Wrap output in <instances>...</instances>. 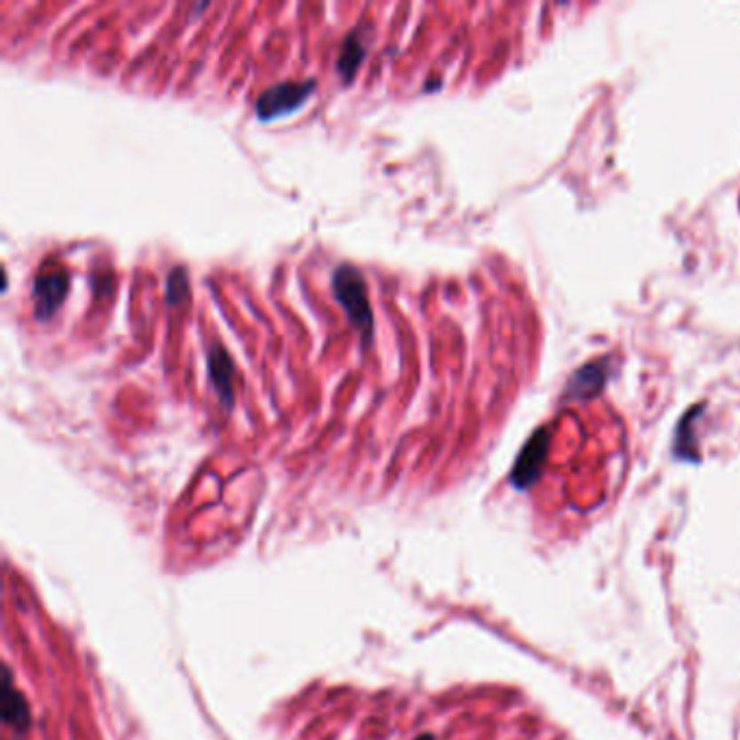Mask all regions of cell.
Wrapping results in <instances>:
<instances>
[{"label": "cell", "instance_id": "cell-1", "mask_svg": "<svg viewBox=\"0 0 740 740\" xmlns=\"http://www.w3.org/2000/svg\"><path fill=\"white\" fill-rule=\"evenodd\" d=\"M330 285L332 296L346 313L352 330L359 332L362 346L370 347L371 341H374V308H371L370 289H367L362 272L359 267L350 266V263H341L332 272Z\"/></svg>", "mask_w": 740, "mask_h": 740}, {"label": "cell", "instance_id": "cell-2", "mask_svg": "<svg viewBox=\"0 0 740 740\" xmlns=\"http://www.w3.org/2000/svg\"><path fill=\"white\" fill-rule=\"evenodd\" d=\"M317 90L315 78H306V81H282L278 85L267 87L257 98V117L263 122H272L276 117H285L300 109L304 102L308 100Z\"/></svg>", "mask_w": 740, "mask_h": 740}, {"label": "cell", "instance_id": "cell-3", "mask_svg": "<svg viewBox=\"0 0 740 740\" xmlns=\"http://www.w3.org/2000/svg\"><path fill=\"white\" fill-rule=\"evenodd\" d=\"M70 278L63 269H51L39 274L33 282V315L39 322H48L66 302Z\"/></svg>", "mask_w": 740, "mask_h": 740}, {"label": "cell", "instance_id": "cell-4", "mask_svg": "<svg viewBox=\"0 0 740 740\" xmlns=\"http://www.w3.org/2000/svg\"><path fill=\"white\" fill-rule=\"evenodd\" d=\"M547 456V433L545 430H538L534 437L523 445L521 454L517 456V463H514L511 482L517 489H530L534 482L538 480V475L543 472V465H545Z\"/></svg>", "mask_w": 740, "mask_h": 740}, {"label": "cell", "instance_id": "cell-5", "mask_svg": "<svg viewBox=\"0 0 740 740\" xmlns=\"http://www.w3.org/2000/svg\"><path fill=\"white\" fill-rule=\"evenodd\" d=\"M207 370L211 386L218 394L224 409L230 410L235 406V376H237L233 356L222 346H211L207 354Z\"/></svg>", "mask_w": 740, "mask_h": 740}, {"label": "cell", "instance_id": "cell-6", "mask_svg": "<svg viewBox=\"0 0 740 740\" xmlns=\"http://www.w3.org/2000/svg\"><path fill=\"white\" fill-rule=\"evenodd\" d=\"M365 22L359 24L356 28H352L347 33L346 39L341 42L339 57H337V75L341 76L343 85H350L354 81L356 75H359L362 61H365L367 55V44H370L371 36L365 31Z\"/></svg>", "mask_w": 740, "mask_h": 740}, {"label": "cell", "instance_id": "cell-7", "mask_svg": "<svg viewBox=\"0 0 740 740\" xmlns=\"http://www.w3.org/2000/svg\"><path fill=\"white\" fill-rule=\"evenodd\" d=\"M3 719L9 728L24 729L28 728V705L20 690L13 688L12 673H4V693H3Z\"/></svg>", "mask_w": 740, "mask_h": 740}, {"label": "cell", "instance_id": "cell-8", "mask_svg": "<svg viewBox=\"0 0 740 740\" xmlns=\"http://www.w3.org/2000/svg\"><path fill=\"white\" fill-rule=\"evenodd\" d=\"M189 276L185 267H174L170 272L168 282H165V302L170 306H180L189 298Z\"/></svg>", "mask_w": 740, "mask_h": 740}, {"label": "cell", "instance_id": "cell-9", "mask_svg": "<svg viewBox=\"0 0 740 740\" xmlns=\"http://www.w3.org/2000/svg\"><path fill=\"white\" fill-rule=\"evenodd\" d=\"M593 386V391L601 389V385H604V374H601V367L597 365H589L585 367V370L577 371V376L573 378V385L571 389H580V394H585V386Z\"/></svg>", "mask_w": 740, "mask_h": 740}, {"label": "cell", "instance_id": "cell-10", "mask_svg": "<svg viewBox=\"0 0 740 740\" xmlns=\"http://www.w3.org/2000/svg\"><path fill=\"white\" fill-rule=\"evenodd\" d=\"M418 740H433V736H428V734H426V736H421V738H418Z\"/></svg>", "mask_w": 740, "mask_h": 740}]
</instances>
